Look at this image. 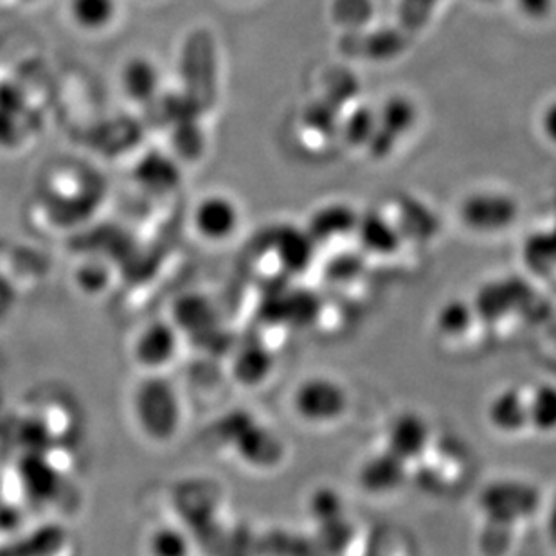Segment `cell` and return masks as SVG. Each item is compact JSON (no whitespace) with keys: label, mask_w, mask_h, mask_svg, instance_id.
I'll list each match as a JSON object with an SVG mask.
<instances>
[{"label":"cell","mask_w":556,"mask_h":556,"mask_svg":"<svg viewBox=\"0 0 556 556\" xmlns=\"http://www.w3.org/2000/svg\"><path fill=\"white\" fill-rule=\"evenodd\" d=\"M431 427L426 418L416 413H404L396 416V420L391 424L386 434V451L399 457L400 462H409L420 456L426 451L429 438H431Z\"/></svg>","instance_id":"5"},{"label":"cell","mask_w":556,"mask_h":556,"mask_svg":"<svg viewBox=\"0 0 556 556\" xmlns=\"http://www.w3.org/2000/svg\"><path fill=\"white\" fill-rule=\"evenodd\" d=\"M71 8L74 21L78 22L79 26L90 29L106 26L116 13L114 0H73Z\"/></svg>","instance_id":"12"},{"label":"cell","mask_w":556,"mask_h":556,"mask_svg":"<svg viewBox=\"0 0 556 556\" xmlns=\"http://www.w3.org/2000/svg\"><path fill=\"white\" fill-rule=\"evenodd\" d=\"M363 484L375 494H389L404 481V462L383 452L382 456L369 457L361 470Z\"/></svg>","instance_id":"9"},{"label":"cell","mask_w":556,"mask_h":556,"mask_svg":"<svg viewBox=\"0 0 556 556\" xmlns=\"http://www.w3.org/2000/svg\"><path fill=\"white\" fill-rule=\"evenodd\" d=\"M294 415L314 427L333 426L341 420L350 405V396L336 378L315 375L298 383L290 400Z\"/></svg>","instance_id":"2"},{"label":"cell","mask_w":556,"mask_h":556,"mask_svg":"<svg viewBox=\"0 0 556 556\" xmlns=\"http://www.w3.org/2000/svg\"><path fill=\"white\" fill-rule=\"evenodd\" d=\"M486 418L495 431L504 435H517L530 429L526 389L506 388L490 400Z\"/></svg>","instance_id":"6"},{"label":"cell","mask_w":556,"mask_h":556,"mask_svg":"<svg viewBox=\"0 0 556 556\" xmlns=\"http://www.w3.org/2000/svg\"><path fill=\"white\" fill-rule=\"evenodd\" d=\"M552 2L553 0H520L526 13L531 16L546 15L549 8H552Z\"/></svg>","instance_id":"17"},{"label":"cell","mask_w":556,"mask_h":556,"mask_svg":"<svg viewBox=\"0 0 556 556\" xmlns=\"http://www.w3.org/2000/svg\"><path fill=\"white\" fill-rule=\"evenodd\" d=\"M240 215L231 200L210 197L200 202L193 213V226L200 237L210 242H224L237 231Z\"/></svg>","instance_id":"7"},{"label":"cell","mask_w":556,"mask_h":556,"mask_svg":"<svg viewBox=\"0 0 556 556\" xmlns=\"http://www.w3.org/2000/svg\"><path fill=\"white\" fill-rule=\"evenodd\" d=\"M148 556H189L191 542L177 526H157L147 536Z\"/></svg>","instance_id":"11"},{"label":"cell","mask_w":556,"mask_h":556,"mask_svg":"<svg viewBox=\"0 0 556 556\" xmlns=\"http://www.w3.org/2000/svg\"><path fill=\"white\" fill-rule=\"evenodd\" d=\"M413 112L405 101H393L386 112L383 134L377 137V152H383L391 147L394 137L402 136V131L410 125Z\"/></svg>","instance_id":"13"},{"label":"cell","mask_w":556,"mask_h":556,"mask_svg":"<svg viewBox=\"0 0 556 556\" xmlns=\"http://www.w3.org/2000/svg\"><path fill=\"white\" fill-rule=\"evenodd\" d=\"M134 409L142 431L159 440L174 434L179 427V400L164 382L153 380L139 388Z\"/></svg>","instance_id":"3"},{"label":"cell","mask_w":556,"mask_h":556,"mask_svg":"<svg viewBox=\"0 0 556 556\" xmlns=\"http://www.w3.org/2000/svg\"><path fill=\"white\" fill-rule=\"evenodd\" d=\"M438 0H402L396 29L350 35L342 40V49L350 56L368 60H386L402 53L410 38L426 26Z\"/></svg>","instance_id":"1"},{"label":"cell","mask_w":556,"mask_h":556,"mask_svg":"<svg viewBox=\"0 0 556 556\" xmlns=\"http://www.w3.org/2000/svg\"><path fill=\"white\" fill-rule=\"evenodd\" d=\"M368 0H339L337 15L344 22H363L369 16Z\"/></svg>","instance_id":"15"},{"label":"cell","mask_w":556,"mask_h":556,"mask_svg":"<svg viewBox=\"0 0 556 556\" xmlns=\"http://www.w3.org/2000/svg\"><path fill=\"white\" fill-rule=\"evenodd\" d=\"M364 240H366L369 248L377 249V251L393 249V232L389 231L388 226H383L378 220H371L368 226L364 227Z\"/></svg>","instance_id":"14"},{"label":"cell","mask_w":556,"mask_h":556,"mask_svg":"<svg viewBox=\"0 0 556 556\" xmlns=\"http://www.w3.org/2000/svg\"><path fill=\"white\" fill-rule=\"evenodd\" d=\"M179 348V339L174 326L153 323L139 331L134 342V358L142 368L159 369L174 361Z\"/></svg>","instance_id":"4"},{"label":"cell","mask_w":556,"mask_h":556,"mask_svg":"<svg viewBox=\"0 0 556 556\" xmlns=\"http://www.w3.org/2000/svg\"><path fill=\"white\" fill-rule=\"evenodd\" d=\"M463 216L468 226L476 227V229H483V231L503 229L514 220L515 204L511 200L494 197V194L473 197L465 205Z\"/></svg>","instance_id":"8"},{"label":"cell","mask_w":556,"mask_h":556,"mask_svg":"<svg viewBox=\"0 0 556 556\" xmlns=\"http://www.w3.org/2000/svg\"><path fill=\"white\" fill-rule=\"evenodd\" d=\"M547 530L552 533L553 541L556 542V497L553 498L552 506H549V519H547Z\"/></svg>","instance_id":"19"},{"label":"cell","mask_w":556,"mask_h":556,"mask_svg":"<svg viewBox=\"0 0 556 556\" xmlns=\"http://www.w3.org/2000/svg\"><path fill=\"white\" fill-rule=\"evenodd\" d=\"M544 123H546L547 134H549V137H552L553 141L556 142V103H553V105L549 106V111H547L546 119H544Z\"/></svg>","instance_id":"18"},{"label":"cell","mask_w":556,"mask_h":556,"mask_svg":"<svg viewBox=\"0 0 556 556\" xmlns=\"http://www.w3.org/2000/svg\"><path fill=\"white\" fill-rule=\"evenodd\" d=\"M371 116L369 114H357L353 117V122L350 123V136L353 141L361 142L363 139L369 136V131L372 128Z\"/></svg>","instance_id":"16"},{"label":"cell","mask_w":556,"mask_h":556,"mask_svg":"<svg viewBox=\"0 0 556 556\" xmlns=\"http://www.w3.org/2000/svg\"><path fill=\"white\" fill-rule=\"evenodd\" d=\"M530 429L541 434H556V383L542 382L526 389Z\"/></svg>","instance_id":"10"}]
</instances>
